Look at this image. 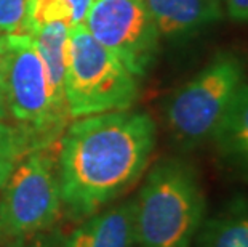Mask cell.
I'll use <instances>...</instances> for the list:
<instances>
[{
	"label": "cell",
	"instance_id": "cell-1",
	"mask_svg": "<svg viewBox=\"0 0 248 247\" xmlns=\"http://www.w3.org/2000/svg\"><path fill=\"white\" fill-rule=\"evenodd\" d=\"M157 145V125L144 111L78 117L67 127L58 157L62 207L85 220L108 207L142 177Z\"/></svg>",
	"mask_w": 248,
	"mask_h": 247
},
{
	"label": "cell",
	"instance_id": "cell-2",
	"mask_svg": "<svg viewBox=\"0 0 248 247\" xmlns=\"http://www.w3.org/2000/svg\"><path fill=\"white\" fill-rule=\"evenodd\" d=\"M133 202L138 247H191L205 220L199 173L179 157L154 164Z\"/></svg>",
	"mask_w": 248,
	"mask_h": 247
},
{
	"label": "cell",
	"instance_id": "cell-3",
	"mask_svg": "<svg viewBox=\"0 0 248 247\" xmlns=\"http://www.w3.org/2000/svg\"><path fill=\"white\" fill-rule=\"evenodd\" d=\"M245 58L218 51L191 81L181 85L163 109L167 130L183 149H195L213 140L232 99L247 82Z\"/></svg>",
	"mask_w": 248,
	"mask_h": 247
},
{
	"label": "cell",
	"instance_id": "cell-4",
	"mask_svg": "<svg viewBox=\"0 0 248 247\" xmlns=\"http://www.w3.org/2000/svg\"><path fill=\"white\" fill-rule=\"evenodd\" d=\"M8 111L35 149H45L71 115L56 106L31 34H7L0 47Z\"/></svg>",
	"mask_w": 248,
	"mask_h": 247
},
{
	"label": "cell",
	"instance_id": "cell-5",
	"mask_svg": "<svg viewBox=\"0 0 248 247\" xmlns=\"http://www.w3.org/2000/svg\"><path fill=\"white\" fill-rule=\"evenodd\" d=\"M138 97V77L117 56L98 44L83 24L69 31L66 103L71 117L130 109Z\"/></svg>",
	"mask_w": 248,
	"mask_h": 247
},
{
	"label": "cell",
	"instance_id": "cell-6",
	"mask_svg": "<svg viewBox=\"0 0 248 247\" xmlns=\"http://www.w3.org/2000/svg\"><path fill=\"white\" fill-rule=\"evenodd\" d=\"M45 149L28 152L0 190V246L35 238L60 218L58 170Z\"/></svg>",
	"mask_w": 248,
	"mask_h": 247
},
{
	"label": "cell",
	"instance_id": "cell-7",
	"mask_svg": "<svg viewBox=\"0 0 248 247\" xmlns=\"http://www.w3.org/2000/svg\"><path fill=\"white\" fill-rule=\"evenodd\" d=\"M83 26L138 79L154 67L162 39L146 0H93Z\"/></svg>",
	"mask_w": 248,
	"mask_h": 247
},
{
	"label": "cell",
	"instance_id": "cell-8",
	"mask_svg": "<svg viewBox=\"0 0 248 247\" xmlns=\"http://www.w3.org/2000/svg\"><path fill=\"white\" fill-rule=\"evenodd\" d=\"M160 39L189 40L224 16L223 0H146Z\"/></svg>",
	"mask_w": 248,
	"mask_h": 247
},
{
	"label": "cell",
	"instance_id": "cell-9",
	"mask_svg": "<svg viewBox=\"0 0 248 247\" xmlns=\"http://www.w3.org/2000/svg\"><path fill=\"white\" fill-rule=\"evenodd\" d=\"M60 247H136L133 199L90 215Z\"/></svg>",
	"mask_w": 248,
	"mask_h": 247
},
{
	"label": "cell",
	"instance_id": "cell-10",
	"mask_svg": "<svg viewBox=\"0 0 248 247\" xmlns=\"http://www.w3.org/2000/svg\"><path fill=\"white\" fill-rule=\"evenodd\" d=\"M212 141L224 162L248 175V82L232 99Z\"/></svg>",
	"mask_w": 248,
	"mask_h": 247
},
{
	"label": "cell",
	"instance_id": "cell-11",
	"mask_svg": "<svg viewBox=\"0 0 248 247\" xmlns=\"http://www.w3.org/2000/svg\"><path fill=\"white\" fill-rule=\"evenodd\" d=\"M69 31L67 26L55 23L29 33L44 61L56 106L67 114L69 111L66 103V72L69 63Z\"/></svg>",
	"mask_w": 248,
	"mask_h": 247
},
{
	"label": "cell",
	"instance_id": "cell-12",
	"mask_svg": "<svg viewBox=\"0 0 248 247\" xmlns=\"http://www.w3.org/2000/svg\"><path fill=\"white\" fill-rule=\"evenodd\" d=\"M200 247H248V198H235L200 227Z\"/></svg>",
	"mask_w": 248,
	"mask_h": 247
},
{
	"label": "cell",
	"instance_id": "cell-13",
	"mask_svg": "<svg viewBox=\"0 0 248 247\" xmlns=\"http://www.w3.org/2000/svg\"><path fill=\"white\" fill-rule=\"evenodd\" d=\"M55 23L64 24L69 29L77 28L74 7L69 0H28V34Z\"/></svg>",
	"mask_w": 248,
	"mask_h": 247
},
{
	"label": "cell",
	"instance_id": "cell-14",
	"mask_svg": "<svg viewBox=\"0 0 248 247\" xmlns=\"http://www.w3.org/2000/svg\"><path fill=\"white\" fill-rule=\"evenodd\" d=\"M35 148L19 127L0 122V190L7 183L18 162Z\"/></svg>",
	"mask_w": 248,
	"mask_h": 247
},
{
	"label": "cell",
	"instance_id": "cell-15",
	"mask_svg": "<svg viewBox=\"0 0 248 247\" xmlns=\"http://www.w3.org/2000/svg\"><path fill=\"white\" fill-rule=\"evenodd\" d=\"M28 0H0V31L3 34H28Z\"/></svg>",
	"mask_w": 248,
	"mask_h": 247
},
{
	"label": "cell",
	"instance_id": "cell-16",
	"mask_svg": "<svg viewBox=\"0 0 248 247\" xmlns=\"http://www.w3.org/2000/svg\"><path fill=\"white\" fill-rule=\"evenodd\" d=\"M223 3L232 19L248 24V0H223Z\"/></svg>",
	"mask_w": 248,
	"mask_h": 247
},
{
	"label": "cell",
	"instance_id": "cell-17",
	"mask_svg": "<svg viewBox=\"0 0 248 247\" xmlns=\"http://www.w3.org/2000/svg\"><path fill=\"white\" fill-rule=\"evenodd\" d=\"M61 243H58L53 238H31L28 241H23V243L15 244L13 247H60Z\"/></svg>",
	"mask_w": 248,
	"mask_h": 247
},
{
	"label": "cell",
	"instance_id": "cell-18",
	"mask_svg": "<svg viewBox=\"0 0 248 247\" xmlns=\"http://www.w3.org/2000/svg\"><path fill=\"white\" fill-rule=\"evenodd\" d=\"M8 113V104H7V92H5V81H3V69L2 63H0V120L5 119V115Z\"/></svg>",
	"mask_w": 248,
	"mask_h": 247
},
{
	"label": "cell",
	"instance_id": "cell-19",
	"mask_svg": "<svg viewBox=\"0 0 248 247\" xmlns=\"http://www.w3.org/2000/svg\"><path fill=\"white\" fill-rule=\"evenodd\" d=\"M5 35H7V34H3L2 31H0V47H2V42H3V39H5Z\"/></svg>",
	"mask_w": 248,
	"mask_h": 247
}]
</instances>
